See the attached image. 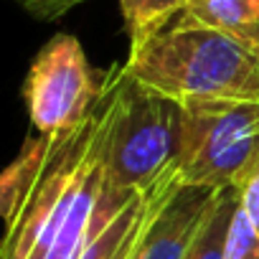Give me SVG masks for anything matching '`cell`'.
Returning <instances> with one entry per match:
<instances>
[{"mask_svg": "<svg viewBox=\"0 0 259 259\" xmlns=\"http://www.w3.org/2000/svg\"><path fill=\"white\" fill-rule=\"evenodd\" d=\"M104 71H94L84 46L71 33H56L36 54L23 81V99L38 135L71 133L94 112Z\"/></svg>", "mask_w": 259, "mask_h": 259, "instance_id": "5", "label": "cell"}, {"mask_svg": "<svg viewBox=\"0 0 259 259\" xmlns=\"http://www.w3.org/2000/svg\"><path fill=\"white\" fill-rule=\"evenodd\" d=\"M54 140L56 138H51V135L28 138L23 143L18 158L0 176V213H3L6 224L18 213L21 203L28 198V193L38 183V178L46 168V160L51 155Z\"/></svg>", "mask_w": 259, "mask_h": 259, "instance_id": "8", "label": "cell"}, {"mask_svg": "<svg viewBox=\"0 0 259 259\" xmlns=\"http://www.w3.org/2000/svg\"><path fill=\"white\" fill-rule=\"evenodd\" d=\"M236 206H239L236 188H224L219 193V201H216V206H213L201 236L196 239V244L191 246L186 259H224Z\"/></svg>", "mask_w": 259, "mask_h": 259, "instance_id": "10", "label": "cell"}, {"mask_svg": "<svg viewBox=\"0 0 259 259\" xmlns=\"http://www.w3.org/2000/svg\"><path fill=\"white\" fill-rule=\"evenodd\" d=\"M221 191L203 186H178L153 216L135 259H186L201 236Z\"/></svg>", "mask_w": 259, "mask_h": 259, "instance_id": "6", "label": "cell"}, {"mask_svg": "<svg viewBox=\"0 0 259 259\" xmlns=\"http://www.w3.org/2000/svg\"><path fill=\"white\" fill-rule=\"evenodd\" d=\"M234 188H236V196H239V211L259 231V160L244 173V178Z\"/></svg>", "mask_w": 259, "mask_h": 259, "instance_id": "13", "label": "cell"}, {"mask_svg": "<svg viewBox=\"0 0 259 259\" xmlns=\"http://www.w3.org/2000/svg\"><path fill=\"white\" fill-rule=\"evenodd\" d=\"M224 259H259V231L249 224V219L239 211V206L231 221Z\"/></svg>", "mask_w": 259, "mask_h": 259, "instance_id": "12", "label": "cell"}, {"mask_svg": "<svg viewBox=\"0 0 259 259\" xmlns=\"http://www.w3.org/2000/svg\"><path fill=\"white\" fill-rule=\"evenodd\" d=\"M18 3L31 16H36L38 21H56L59 16H64L71 8L81 6L84 0H18Z\"/></svg>", "mask_w": 259, "mask_h": 259, "instance_id": "14", "label": "cell"}, {"mask_svg": "<svg viewBox=\"0 0 259 259\" xmlns=\"http://www.w3.org/2000/svg\"><path fill=\"white\" fill-rule=\"evenodd\" d=\"M183 16L239 41L259 56V0H186Z\"/></svg>", "mask_w": 259, "mask_h": 259, "instance_id": "7", "label": "cell"}, {"mask_svg": "<svg viewBox=\"0 0 259 259\" xmlns=\"http://www.w3.org/2000/svg\"><path fill=\"white\" fill-rule=\"evenodd\" d=\"M178 186H183V178H181V173H173L158 191H155V196L150 198V203H148V208L143 211V216H140V221L135 224V229L130 231V236H127V241L122 244V249L114 254V259H135V251H138V246H140V241H143V236H145V231H148V226H150V221H153V216L158 213V208L170 198V193L178 188Z\"/></svg>", "mask_w": 259, "mask_h": 259, "instance_id": "11", "label": "cell"}, {"mask_svg": "<svg viewBox=\"0 0 259 259\" xmlns=\"http://www.w3.org/2000/svg\"><path fill=\"white\" fill-rule=\"evenodd\" d=\"M138 84L178 102L259 99V56L183 13L122 61Z\"/></svg>", "mask_w": 259, "mask_h": 259, "instance_id": "2", "label": "cell"}, {"mask_svg": "<svg viewBox=\"0 0 259 259\" xmlns=\"http://www.w3.org/2000/svg\"><path fill=\"white\" fill-rule=\"evenodd\" d=\"M124 81V64H112L104 71L102 97L87 122L56 135L38 183L6 224L0 259H79L104 193L107 140Z\"/></svg>", "mask_w": 259, "mask_h": 259, "instance_id": "1", "label": "cell"}, {"mask_svg": "<svg viewBox=\"0 0 259 259\" xmlns=\"http://www.w3.org/2000/svg\"><path fill=\"white\" fill-rule=\"evenodd\" d=\"M181 122L183 104L138 84L127 74L124 94L107 140L104 188L114 196H135L176 173Z\"/></svg>", "mask_w": 259, "mask_h": 259, "instance_id": "3", "label": "cell"}, {"mask_svg": "<svg viewBox=\"0 0 259 259\" xmlns=\"http://www.w3.org/2000/svg\"><path fill=\"white\" fill-rule=\"evenodd\" d=\"M117 6L124 18L130 49H135L168 28L183 13L186 0H117Z\"/></svg>", "mask_w": 259, "mask_h": 259, "instance_id": "9", "label": "cell"}, {"mask_svg": "<svg viewBox=\"0 0 259 259\" xmlns=\"http://www.w3.org/2000/svg\"><path fill=\"white\" fill-rule=\"evenodd\" d=\"M259 160V99L183 104L178 173L186 186L234 188Z\"/></svg>", "mask_w": 259, "mask_h": 259, "instance_id": "4", "label": "cell"}]
</instances>
